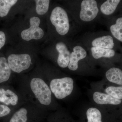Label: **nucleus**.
Listing matches in <instances>:
<instances>
[{"instance_id":"9","label":"nucleus","mask_w":122,"mask_h":122,"mask_svg":"<svg viewBox=\"0 0 122 122\" xmlns=\"http://www.w3.org/2000/svg\"><path fill=\"white\" fill-rule=\"evenodd\" d=\"M93 99L96 103L99 105H117L121 104L122 100L114 98L107 94L96 92L93 94Z\"/></svg>"},{"instance_id":"3","label":"nucleus","mask_w":122,"mask_h":122,"mask_svg":"<svg viewBox=\"0 0 122 122\" xmlns=\"http://www.w3.org/2000/svg\"><path fill=\"white\" fill-rule=\"evenodd\" d=\"M50 19L56 30L61 35L67 34L69 30L70 24L67 13L61 7H57L51 13Z\"/></svg>"},{"instance_id":"23","label":"nucleus","mask_w":122,"mask_h":122,"mask_svg":"<svg viewBox=\"0 0 122 122\" xmlns=\"http://www.w3.org/2000/svg\"><path fill=\"white\" fill-rule=\"evenodd\" d=\"M5 41L6 37L4 33L0 31V50L4 46Z\"/></svg>"},{"instance_id":"21","label":"nucleus","mask_w":122,"mask_h":122,"mask_svg":"<svg viewBox=\"0 0 122 122\" xmlns=\"http://www.w3.org/2000/svg\"><path fill=\"white\" fill-rule=\"evenodd\" d=\"M107 94L117 99H122V86H109L105 90Z\"/></svg>"},{"instance_id":"10","label":"nucleus","mask_w":122,"mask_h":122,"mask_svg":"<svg viewBox=\"0 0 122 122\" xmlns=\"http://www.w3.org/2000/svg\"><path fill=\"white\" fill-rule=\"evenodd\" d=\"M18 101L17 95L10 89H0V102L7 105L16 106Z\"/></svg>"},{"instance_id":"12","label":"nucleus","mask_w":122,"mask_h":122,"mask_svg":"<svg viewBox=\"0 0 122 122\" xmlns=\"http://www.w3.org/2000/svg\"><path fill=\"white\" fill-rule=\"evenodd\" d=\"M106 76L107 80L110 82L122 86V71L120 69L110 68L106 72Z\"/></svg>"},{"instance_id":"7","label":"nucleus","mask_w":122,"mask_h":122,"mask_svg":"<svg viewBox=\"0 0 122 122\" xmlns=\"http://www.w3.org/2000/svg\"><path fill=\"white\" fill-rule=\"evenodd\" d=\"M86 55V51L83 47L79 46L74 47L73 52L70 55L69 63L68 66L69 69L73 71L76 70L78 68L79 61L85 58Z\"/></svg>"},{"instance_id":"16","label":"nucleus","mask_w":122,"mask_h":122,"mask_svg":"<svg viewBox=\"0 0 122 122\" xmlns=\"http://www.w3.org/2000/svg\"><path fill=\"white\" fill-rule=\"evenodd\" d=\"M87 122H102V115L100 111L95 107H90L86 112Z\"/></svg>"},{"instance_id":"15","label":"nucleus","mask_w":122,"mask_h":122,"mask_svg":"<svg viewBox=\"0 0 122 122\" xmlns=\"http://www.w3.org/2000/svg\"><path fill=\"white\" fill-rule=\"evenodd\" d=\"M120 0H108L101 5L100 10L105 15H111L115 11Z\"/></svg>"},{"instance_id":"14","label":"nucleus","mask_w":122,"mask_h":122,"mask_svg":"<svg viewBox=\"0 0 122 122\" xmlns=\"http://www.w3.org/2000/svg\"><path fill=\"white\" fill-rule=\"evenodd\" d=\"M91 51L92 56L96 59L102 57H112L114 56L115 54L113 50L94 46L91 48Z\"/></svg>"},{"instance_id":"6","label":"nucleus","mask_w":122,"mask_h":122,"mask_svg":"<svg viewBox=\"0 0 122 122\" xmlns=\"http://www.w3.org/2000/svg\"><path fill=\"white\" fill-rule=\"evenodd\" d=\"M80 13L81 20L86 22L94 20L98 13L99 9L96 1L94 0H84L81 4Z\"/></svg>"},{"instance_id":"13","label":"nucleus","mask_w":122,"mask_h":122,"mask_svg":"<svg viewBox=\"0 0 122 122\" xmlns=\"http://www.w3.org/2000/svg\"><path fill=\"white\" fill-rule=\"evenodd\" d=\"M11 70L7 59L0 57V83L7 81L11 76Z\"/></svg>"},{"instance_id":"4","label":"nucleus","mask_w":122,"mask_h":122,"mask_svg":"<svg viewBox=\"0 0 122 122\" xmlns=\"http://www.w3.org/2000/svg\"><path fill=\"white\" fill-rule=\"evenodd\" d=\"M7 61L11 70L17 73L28 69L31 63L30 56L26 54L10 55Z\"/></svg>"},{"instance_id":"1","label":"nucleus","mask_w":122,"mask_h":122,"mask_svg":"<svg viewBox=\"0 0 122 122\" xmlns=\"http://www.w3.org/2000/svg\"><path fill=\"white\" fill-rule=\"evenodd\" d=\"M31 90L41 105L48 106L52 101V92L50 88L44 80L34 78L30 82Z\"/></svg>"},{"instance_id":"8","label":"nucleus","mask_w":122,"mask_h":122,"mask_svg":"<svg viewBox=\"0 0 122 122\" xmlns=\"http://www.w3.org/2000/svg\"><path fill=\"white\" fill-rule=\"evenodd\" d=\"M56 49L59 53L57 59V63L62 68H66L68 66L69 63L70 51L68 50L66 44L60 42L56 45Z\"/></svg>"},{"instance_id":"18","label":"nucleus","mask_w":122,"mask_h":122,"mask_svg":"<svg viewBox=\"0 0 122 122\" xmlns=\"http://www.w3.org/2000/svg\"><path fill=\"white\" fill-rule=\"evenodd\" d=\"M110 29L113 36L120 41L122 42V18H118L116 24L112 25Z\"/></svg>"},{"instance_id":"22","label":"nucleus","mask_w":122,"mask_h":122,"mask_svg":"<svg viewBox=\"0 0 122 122\" xmlns=\"http://www.w3.org/2000/svg\"><path fill=\"white\" fill-rule=\"evenodd\" d=\"M11 112V109L8 106L0 105V117L8 115Z\"/></svg>"},{"instance_id":"19","label":"nucleus","mask_w":122,"mask_h":122,"mask_svg":"<svg viewBox=\"0 0 122 122\" xmlns=\"http://www.w3.org/2000/svg\"><path fill=\"white\" fill-rule=\"evenodd\" d=\"M27 109L25 107H21L14 114L10 122H27Z\"/></svg>"},{"instance_id":"20","label":"nucleus","mask_w":122,"mask_h":122,"mask_svg":"<svg viewBox=\"0 0 122 122\" xmlns=\"http://www.w3.org/2000/svg\"><path fill=\"white\" fill-rule=\"evenodd\" d=\"M36 10L38 15L45 14L49 9L50 1L49 0H36Z\"/></svg>"},{"instance_id":"17","label":"nucleus","mask_w":122,"mask_h":122,"mask_svg":"<svg viewBox=\"0 0 122 122\" xmlns=\"http://www.w3.org/2000/svg\"><path fill=\"white\" fill-rule=\"evenodd\" d=\"M17 1V0H0V17L7 16L11 7Z\"/></svg>"},{"instance_id":"11","label":"nucleus","mask_w":122,"mask_h":122,"mask_svg":"<svg viewBox=\"0 0 122 122\" xmlns=\"http://www.w3.org/2000/svg\"><path fill=\"white\" fill-rule=\"evenodd\" d=\"M92 45L94 47L112 49L114 47V43L112 37L107 35L94 39L92 42Z\"/></svg>"},{"instance_id":"5","label":"nucleus","mask_w":122,"mask_h":122,"mask_svg":"<svg viewBox=\"0 0 122 122\" xmlns=\"http://www.w3.org/2000/svg\"><path fill=\"white\" fill-rule=\"evenodd\" d=\"M40 22L41 20L39 18L36 17L31 18L30 20V27L21 32L22 39L28 41L31 39L38 40L42 38L44 33L43 30L39 27Z\"/></svg>"},{"instance_id":"2","label":"nucleus","mask_w":122,"mask_h":122,"mask_svg":"<svg viewBox=\"0 0 122 122\" xmlns=\"http://www.w3.org/2000/svg\"><path fill=\"white\" fill-rule=\"evenodd\" d=\"M74 84L73 80L69 77L54 79L51 81L50 88L56 98L63 99L72 93Z\"/></svg>"}]
</instances>
